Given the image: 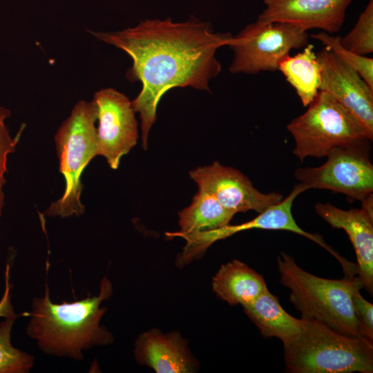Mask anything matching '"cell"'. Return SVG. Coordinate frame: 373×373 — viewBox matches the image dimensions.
Masks as SVG:
<instances>
[{
	"instance_id": "cb8c5ba5",
	"label": "cell",
	"mask_w": 373,
	"mask_h": 373,
	"mask_svg": "<svg viewBox=\"0 0 373 373\" xmlns=\"http://www.w3.org/2000/svg\"><path fill=\"white\" fill-rule=\"evenodd\" d=\"M11 115L10 111L0 106V182L6 183V173L8 172V155L15 152L16 146L21 137V129L15 137H12L6 124V120Z\"/></svg>"
},
{
	"instance_id": "6da1fadb",
	"label": "cell",
	"mask_w": 373,
	"mask_h": 373,
	"mask_svg": "<svg viewBox=\"0 0 373 373\" xmlns=\"http://www.w3.org/2000/svg\"><path fill=\"white\" fill-rule=\"evenodd\" d=\"M88 32L122 49L133 60L126 75L132 82L142 83V90L131 102L140 114L144 150L162 96L176 87L210 92V80L221 71L216 51L228 46L233 37L229 32H214L208 23L197 19L179 23L171 19H146L119 31Z\"/></svg>"
},
{
	"instance_id": "3957f363",
	"label": "cell",
	"mask_w": 373,
	"mask_h": 373,
	"mask_svg": "<svg viewBox=\"0 0 373 373\" xmlns=\"http://www.w3.org/2000/svg\"><path fill=\"white\" fill-rule=\"evenodd\" d=\"M277 265L280 281L290 289L289 300L302 318L363 340L352 301V289L358 280L356 274H345L340 280L321 278L303 269L284 251L278 256Z\"/></svg>"
},
{
	"instance_id": "9a60e30c",
	"label": "cell",
	"mask_w": 373,
	"mask_h": 373,
	"mask_svg": "<svg viewBox=\"0 0 373 373\" xmlns=\"http://www.w3.org/2000/svg\"><path fill=\"white\" fill-rule=\"evenodd\" d=\"M134 354L139 364L157 373H190L198 367L186 341L175 332L163 334L154 329L141 334L135 341Z\"/></svg>"
},
{
	"instance_id": "2e32d148",
	"label": "cell",
	"mask_w": 373,
	"mask_h": 373,
	"mask_svg": "<svg viewBox=\"0 0 373 373\" xmlns=\"http://www.w3.org/2000/svg\"><path fill=\"white\" fill-rule=\"evenodd\" d=\"M213 291L230 305L254 302L266 289L263 276L238 260L222 265L213 278Z\"/></svg>"
},
{
	"instance_id": "603a6c76",
	"label": "cell",
	"mask_w": 373,
	"mask_h": 373,
	"mask_svg": "<svg viewBox=\"0 0 373 373\" xmlns=\"http://www.w3.org/2000/svg\"><path fill=\"white\" fill-rule=\"evenodd\" d=\"M361 288L362 287L358 280L352 292V306L362 338L373 345V305L363 297L360 293Z\"/></svg>"
},
{
	"instance_id": "277c9868",
	"label": "cell",
	"mask_w": 373,
	"mask_h": 373,
	"mask_svg": "<svg viewBox=\"0 0 373 373\" xmlns=\"http://www.w3.org/2000/svg\"><path fill=\"white\" fill-rule=\"evenodd\" d=\"M300 334L283 345L285 370L291 373H372L373 345L302 318Z\"/></svg>"
},
{
	"instance_id": "30bf717a",
	"label": "cell",
	"mask_w": 373,
	"mask_h": 373,
	"mask_svg": "<svg viewBox=\"0 0 373 373\" xmlns=\"http://www.w3.org/2000/svg\"><path fill=\"white\" fill-rule=\"evenodd\" d=\"M96 108L97 155L103 156L116 170L121 158L136 145L137 122L132 102L124 93L113 88L97 91L92 100Z\"/></svg>"
},
{
	"instance_id": "7402d4cb",
	"label": "cell",
	"mask_w": 373,
	"mask_h": 373,
	"mask_svg": "<svg viewBox=\"0 0 373 373\" xmlns=\"http://www.w3.org/2000/svg\"><path fill=\"white\" fill-rule=\"evenodd\" d=\"M341 45L350 51L363 55L373 52V0H370L350 32L341 37Z\"/></svg>"
},
{
	"instance_id": "7c38bea8",
	"label": "cell",
	"mask_w": 373,
	"mask_h": 373,
	"mask_svg": "<svg viewBox=\"0 0 373 373\" xmlns=\"http://www.w3.org/2000/svg\"><path fill=\"white\" fill-rule=\"evenodd\" d=\"M189 175L198 189L212 195L234 213L248 211L259 213L283 199L278 192H260L240 171L217 161L193 169Z\"/></svg>"
},
{
	"instance_id": "ba28073f",
	"label": "cell",
	"mask_w": 373,
	"mask_h": 373,
	"mask_svg": "<svg viewBox=\"0 0 373 373\" xmlns=\"http://www.w3.org/2000/svg\"><path fill=\"white\" fill-rule=\"evenodd\" d=\"M371 142L363 140L336 146L327 155L323 164L298 168L294 177L308 189L330 190L362 202L373 192Z\"/></svg>"
},
{
	"instance_id": "8fae6325",
	"label": "cell",
	"mask_w": 373,
	"mask_h": 373,
	"mask_svg": "<svg viewBox=\"0 0 373 373\" xmlns=\"http://www.w3.org/2000/svg\"><path fill=\"white\" fill-rule=\"evenodd\" d=\"M321 66L319 91L337 102L373 139V89L327 47L316 53Z\"/></svg>"
},
{
	"instance_id": "5bb4252c",
	"label": "cell",
	"mask_w": 373,
	"mask_h": 373,
	"mask_svg": "<svg viewBox=\"0 0 373 373\" xmlns=\"http://www.w3.org/2000/svg\"><path fill=\"white\" fill-rule=\"evenodd\" d=\"M316 213L331 227L343 229L354 249L357 278L362 288L373 294V216L363 208L341 209L329 202H318Z\"/></svg>"
},
{
	"instance_id": "44dd1931",
	"label": "cell",
	"mask_w": 373,
	"mask_h": 373,
	"mask_svg": "<svg viewBox=\"0 0 373 373\" xmlns=\"http://www.w3.org/2000/svg\"><path fill=\"white\" fill-rule=\"evenodd\" d=\"M330 49L341 60L355 70L373 89V59L360 55L345 48L340 42L341 36L325 32L310 35Z\"/></svg>"
},
{
	"instance_id": "484cf974",
	"label": "cell",
	"mask_w": 373,
	"mask_h": 373,
	"mask_svg": "<svg viewBox=\"0 0 373 373\" xmlns=\"http://www.w3.org/2000/svg\"><path fill=\"white\" fill-rule=\"evenodd\" d=\"M4 184V182H0V217L2 215L3 207L4 205L5 195L3 191V187Z\"/></svg>"
},
{
	"instance_id": "7a4b0ae2",
	"label": "cell",
	"mask_w": 373,
	"mask_h": 373,
	"mask_svg": "<svg viewBox=\"0 0 373 373\" xmlns=\"http://www.w3.org/2000/svg\"><path fill=\"white\" fill-rule=\"evenodd\" d=\"M112 293L111 281L104 277L97 296L55 303L50 300L46 283L44 296L32 300L27 334L47 354L82 360L84 351L113 341L112 334L100 325L106 311L100 304Z\"/></svg>"
},
{
	"instance_id": "ffe728a7",
	"label": "cell",
	"mask_w": 373,
	"mask_h": 373,
	"mask_svg": "<svg viewBox=\"0 0 373 373\" xmlns=\"http://www.w3.org/2000/svg\"><path fill=\"white\" fill-rule=\"evenodd\" d=\"M21 316H28L29 313L17 314L14 312L0 323V373H27L33 367L34 357L11 343L13 324Z\"/></svg>"
},
{
	"instance_id": "5b68a950",
	"label": "cell",
	"mask_w": 373,
	"mask_h": 373,
	"mask_svg": "<svg viewBox=\"0 0 373 373\" xmlns=\"http://www.w3.org/2000/svg\"><path fill=\"white\" fill-rule=\"evenodd\" d=\"M96 120L94 102L81 100L59 127L55 142L65 188L62 196L45 211L46 216L79 217L85 213V206L81 201V177L89 162L97 155Z\"/></svg>"
},
{
	"instance_id": "d4e9b609",
	"label": "cell",
	"mask_w": 373,
	"mask_h": 373,
	"mask_svg": "<svg viewBox=\"0 0 373 373\" xmlns=\"http://www.w3.org/2000/svg\"><path fill=\"white\" fill-rule=\"evenodd\" d=\"M10 267L6 266V273H5V279H6V287L5 291L3 295V297L0 301V316L6 317L8 315L14 312L13 307L10 303Z\"/></svg>"
},
{
	"instance_id": "ac0fdd59",
	"label": "cell",
	"mask_w": 373,
	"mask_h": 373,
	"mask_svg": "<svg viewBox=\"0 0 373 373\" xmlns=\"http://www.w3.org/2000/svg\"><path fill=\"white\" fill-rule=\"evenodd\" d=\"M235 214L212 195L198 189L190 205L178 213L180 231L166 235L182 237L222 228L229 224Z\"/></svg>"
},
{
	"instance_id": "52a82bcc",
	"label": "cell",
	"mask_w": 373,
	"mask_h": 373,
	"mask_svg": "<svg viewBox=\"0 0 373 373\" xmlns=\"http://www.w3.org/2000/svg\"><path fill=\"white\" fill-rule=\"evenodd\" d=\"M308 41L307 32L297 25L257 19L230 40L228 46L233 59L229 71L249 75L276 71L281 59L291 50L305 47Z\"/></svg>"
},
{
	"instance_id": "8992f818",
	"label": "cell",
	"mask_w": 373,
	"mask_h": 373,
	"mask_svg": "<svg viewBox=\"0 0 373 373\" xmlns=\"http://www.w3.org/2000/svg\"><path fill=\"white\" fill-rule=\"evenodd\" d=\"M302 115L287 126L295 142L293 154L303 162L322 157L335 147L370 140L361 125L332 97L319 91Z\"/></svg>"
},
{
	"instance_id": "9c48e42d",
	"label": "cell",
	"mask_w": 373,
	"mask_h": 373,
	"mask_svg": "<svg viewBox=\"0 0 373 373\" xmlns=\"http://www.w3.org/2000/svg\"><path fill=\"white\" fill-rule=\"evenodd\" d=\"M307 190V187L299 182L279 203L259 213L250 221L236 225L228 224L217 229L182 236L181 238L186 240V245L177 259V265L182 266L202 256L209 247L219 240L252 229L291 231L315 242L335 258L337 257L338 253L326 244L321 236L304 231L298 225L293 217L291 208L294 200Z\"/></svg>"
},
{
	"instance_id": "4fadbf2b",
	"label": "cell",
	"mask_w": 373,
	"mask_h": 373,
	"mask_svg": "<svg viewBox=\"0 0 373 373\" xmlns=\"http://www.w3.org/2000/svg\"><path fill=\"white\" fill-rule=\"evenodd\" d=\"M352 0H263L262 22L294 23L307 31L317 28L333 35L343 25Z\"/></svg>"
},
{
	"instance_id": "d6986e66",
	"label": "cell",
	"mask_w": 373,
	"mask_h": 373,
	"mask_svg": "<svg viewBox=\"0 0 373 373\" xmlns=\"http://www.w3.org/2000/svg\"><path fill=\"white\" fill-rule=\"evenodd\" d=\"M286 81L294 88L303 106H307L319 92L321 66L314 46L308 44L294 56L285 57L278 64Z\"/></svg>"
},
{
	"instance_id": "e0dca14e",
	"label": "cell",
	"mask_w": 373,
	"mask_h": 373,
	"mask_svg": "<svg viewBox=\"0 0 373 373\" xmlns=\"http://www.w3.org/2000/svg\"><path fill=\"white\" fill-rule=\"evenodd\" d=\"M242 307L265 338L276 337L285 345L294 340L302 330L303 320L288 314L268 289Z\"/></svg>"
}]
</instances>
